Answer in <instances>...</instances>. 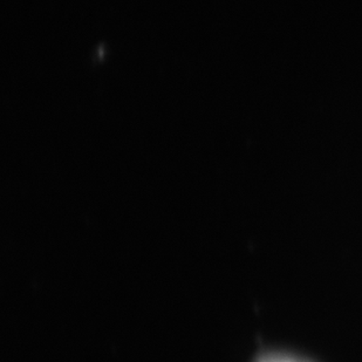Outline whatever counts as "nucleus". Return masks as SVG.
<instances>
[{
  "label": "nucleus",
  "instance_id": "f257e3e1",
  "mask_svg": "<svg viewBox=\"0 0 362 362\" xmlns=\"http://www.w3.org/2000/svg\"><path fill=\"white\" fill-rule=\"evenodd\" d=\"M256 362H311L299 356H291L286 353H269L264 354Z\"/></svg>",
  "mask_w": 362,
  "mask_h": 362
}]
</instances>
